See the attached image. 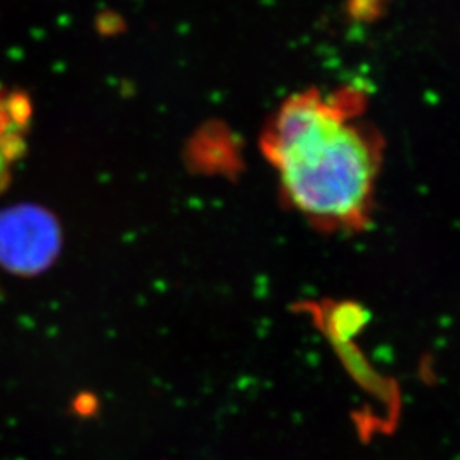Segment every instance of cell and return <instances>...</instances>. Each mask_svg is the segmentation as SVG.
Returning <instances> with one entry per match:
<instances>
[{"label": "cell", "instance_id": "obj_1", "mask_svg": "<svg viewBox=\"0 0 460 460\" xmlns=\"http://www.w3.org/2000/svg\"><path fill=\"white\" fill-rule=\"evenodd\" d=\"M341 96L307 91L287 99L268 125L263 150L281 190L323 222L362 218L377 174V150Z\"/></svg>", "mask_w": 460, "mask_h": 460}, {"label": "cell", "instance_id": "obj_2", "mask_svg": "<svg viewBox=\"0 0 460 460\" xmlns=\"http://www.w3.org/2000/svg\"><path fill=\"white\" fill-rule=\"evenodd\" d=\"M62 229L55 215L40 205L0 210V268L17 277H34L57 261Z\"/></svg>", "mask_w": 460, "mask_h": 460}, {"label": "cell", "instance_id": "obj_3", "mask_svg": "<svg viewBox=\"0 0 460 460\" xmlns=\"http://www.w3.org/2000/svg\"><path fill=\"white\" fill-rule=\"evenodd\" d=\"M33 123V102L19 89L0 85V190L28 147Z\"/></svg>", "mask_w": 460, "mask_h": 460}]
</instances>
